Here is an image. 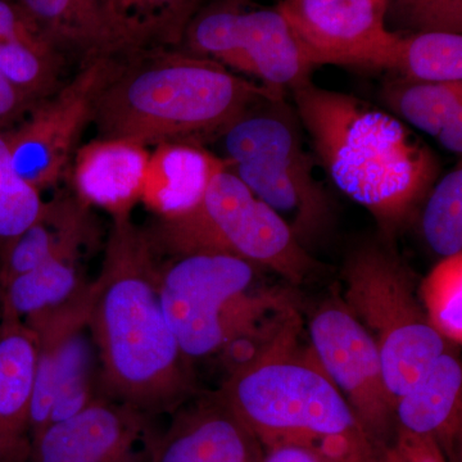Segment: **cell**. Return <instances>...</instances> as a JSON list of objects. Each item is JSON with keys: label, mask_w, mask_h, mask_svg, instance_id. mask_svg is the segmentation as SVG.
I'll return each mask as SVG.
<instances>
[{"label": "cell", "mask_w": 462, "mask_h": 462, "mask_svg": "<svg viewBox=\"0 0 462 462\" xmlns=\"http://www.w3.org/2000/svg\"><path fill=\"white\" fill-rule=\"evenodd\" d=\"M66 54L14 0H0V72L33 106L63 85Z\"/></svg>", "instance_id": "cell-18"}, {"label": "cell", "mask_w": 462, "mask_h": 462, "mask_svg": "<svg viewBox=\"0 0 462 462\" xmlns=\"http://www.w3.org/2000/svg\"><path fill=\"white\" fill-rule=\"evenodd\" d=\"M389 0H282L279 9L310 62L380 69L397 41L387 26Z\"/></svg>", "instance_id": "cell-13"}, {"label": "cell", "mask_w": 462, "mask_h": 462, "mask_svg": "<svg viewBox=\"0 0 462 462\" xmlns=\"http://www.w3.org/2000/svg\"><path fill=\"white\" fill-rule=\"evenodd\" d=\"M121 60L100 57L80 63L71 80L36 103L23 123L5 130L14 170L39 191L56 184L71 165L100 90Z\"/></svg>", "instance_id": "cell-11"}, {"label": "cell", "mask_w": 462, "mask_h": 462, "mask_svg": "<svg viewBox=\"0 0 462 462\" xmlns=\"http://www.w3.org/2000/svg\"><path fill=\"white\" fill-rule=\"evenodd\" d=\"M263 462H330L316 447L300 442L273 445Z\"/></svg>", "instance_id": "cell-32"}, {"label": "cell", "mask_w": 462, "mask_h": 462, "mask_svg": "<svg viewBox=\"0 0 462 462\" xmlns=\"http://www.w3.org/2000/svg\"><path fill=\"white\" fill-rule=\"evenodd\" d=\"M41 191L18 175L7 138L0 132V252L41 215Z\"/></svg>", "instance_id": "cell-29"}, {"label": "cell", "mask_w": 462, "mask_h": 462, "mask_svg": "<svg viewBox=\"0 0 462 462\" xmlns=\"http://www.w3.org/2000/svg\"><path fill=\"white\" fill-rule=\"evenodd\" d=\"M284 97L181 48L125 57L100 90L91 124L98 139L138 144L216 139L258 100Z\"/></svg>", "instance_id": "cell-3"}, {"label": "cell", "mask_w": 462, "mask_h": 462, "mask_svg": "<svg viewBox=\"0 0 462 462\" xmlns=\"http://www.w3.org/2000/svg\"><path fill=\"white\" fill-rule=\"evenodd\" d=\"M260 267L220 254L172 256L158 266L166 320L188 361L218 354L254 294Z\"/></svg>", "instance_id": "cell-9"}, {"label": "cell", "mask_w": 462, "mask_h": 462, "mask_svg": "<svg viewBox=\"0 0 462 462\" xmlns=\"http://www.w3.org/2000/svg\"><path fill=\"white\" fill-rule=\"evenodd\" d=\"M66 57L80 63L133 56L109 16L105 0H14Z\"/></svg>", "instance_id": "cell-19"}, {"label": "cell", "mask_w": 462, "mask_h": 462, "mask_svg": "<svg viewBox=\"0 0 462 462\" xmlns=\"http://www.w3.org/2000/svg\"><path fill=\"white\" fill-rule=\"evenodd\" d=\"M133 54L180 48L184 33L209 0H105Z\"/></svg>", "instance_id": "cell-24"}, {"label": "cell", "mask_w": 462, "mask_h": 462, "mask_svg": "<svg viewBox=\"0 0 462 462\" xmlns=\"http://www.w3.org/2000/svg\"><path fill=\"white\" fill-rule=\"evenodd\" d=\"M36 342L17 319L0 318V462L32 457Z\"/></svg>", "instance_id": "cell-15"}, {"label": "cell", "mask_w": 462, "mask_h": 462, "mask_svg": "<svg viewBox=\"0 0 462 462\" xmlns=\"http://www.w3.org/2000/svg\"><path fill=\"white\" fill-rule=\"evenodd\" d=\"M145 418L132 404L98 396L75 415L39 431L30 461L133 462Z\"/></svg>", "instance_id": "cell-14"}, {"label": "cell", "mask_w": 462, "mask_h": 462, "mask_svg": "<svg viewBox=\"0 0 462 462\" xmlns=\"http://www.w3.org/2000/svg\"><path fill=\"white\" fill-rule=\"evenodd\" d=\"M380 69L422 83L462 81V35L448 32L398 33Z\"/></svg>", "instance_id": "cell-26"}, {"label": "cell", "mask_w": 462, "mask_h": 462, "mask_svg": "<svg viewBox=\"0 0 462 462\" xmlns=\"http://www.w3.org/2000/svg\"><path fill=\"white\" fill-rule=\"evenodd\" d=\"M419 297L433 329L447 343L462 342V254L440 258L425 276Z\"/></svg>", "instance_id": "cell-28"}, {"label": "cell", "mask_w": 462, "mask_h": 462, "mask_svg": "<svg viewBox=\"0 0 462 462\" xmlns=\"http://www.w3.org/2000/svg\"><path fill=\"white\" fill-rule=\"evenodd\" d=\"M293 112L284 97L258 100L216 141H221L227 169L281 216L309 251L330 229L333 212Z\"/></svg>", "instance_id": "cell-5"}, {"label": "cell", "mask_w": 462, "mask_h": 462, "mask_svg": "<svg viewBox=\"0 0 462 462\" xmlns=\"http://www.w3.org/2000/svg\"><path fill=\"white\" fill-rule=\"evenodd\" d=\"M421 230L428 245L438 256L462 254V167L437 179L427 196Z\"/></svg>", "instance_id": "cell-27"}, {"label": "cell", "mask_w": 462, "mask_h": 462, "mask_svg": "<svg viewBox=\"0 0 462 462\" xmlns=\"http://www.w3.org/2000/svg\"><path fill=\"white\" fill-rule=\"evenodd\" d=\"M90 282L62 305L23 320L36 342L32 438L83 410L96 391V346L89 329Z\"/></svg>", "instance_id": "cell-10"}, {"label": "cell", "mask_w": 462, "mask_h": 462, "mask_svg": "<svg viewBox=\"0 0 462 462\" xmlns=\"http://www.w3.org/2000/svg\"><path fill=\"white\" fill-rule=\"evenodd\" d=\"M160 257L132 211L112 215L102 267L90 282L89 329L108 397L156 413L193 391L189 361L166 320Z\"/></svg>", "instance_id": "cell-1"}, {"label": "cell", "mask_w": 462, "mask_h": 462, "mask_svg": "<svg viewBox=\"0 0 462 462\" xmlns=\"http://www.w3.org/2000/svg\"><path fill=\"white\" fill-rule=\"evenodd\" d=\"M389 25L409 33H461L462 0H389Z\"/></svg>", "instance_id": "cell-30"}, {"label": "cell", "mask_w": 462, "mask_h": 462, "mask_svg": "<svg viewBox=\"0 0 462 462\" xmlns=\"http://www.w3.org/2000/svg\"><path fill=\"white\" fill-rule=\"evenodd\" d=\"M291 91L298 120L331 181L393 240L439 176L433 149L400 118L357 97L311 80Z\"/></svg>", "instance_id": "cell-2"}, {"label": "cell", "mask_w": 462, "mask_h": 462, "mask_svg": "<svg viewBox=\"0 0 462 462\" xmlns=\"http://www.w3.org/2000/svg\"><path fill=\"white\" fill-rule=\"evenodd\" d=\"M411 462H428V461H411Z\"/></svg>", "instance_id": "cell-33"}, {"label": "cell", "mask_w": 462, "mask_h": 462, "mask_svg": "<svg viewBox=\"0 0 462 462\" xmlns=\"http://www.w3.org/2000/svg\"><path fill=\"white\" fill-rule=\"evenodd\" d=\"M32 107L25 94L0 72V132L11 129Z\"/></svg>", "instance_id": "cell-31"}, {"label": "cell", "mask_w": 462, "mask_h": 462, "mask_svg": "<svg viewBox=\"0 0 462 462\" xmlns=\"http://www.w3.org/2000/svg\"><path fill=\"white\" fill-rule=\"evenodd\" d=\"M249 5V0H209L188 26L181 50L282 94L311 80L315 67L281 9Z\"/></svg>", "instance_id": "cell-8"}, {"label": "cell", "mask_w": 462, "mask_h": 462, "mask_svg": "<svg viewBox=\"0 0 462 462\" xmlns=\"http://www.w3.org/2000/svg\"><path fill=\"white\" fill-rule=\"evenodd\" d=\"M312 351L354 411L365 434L382 436L396 421L382 358L363 325L339 300H331L310 321Z\"/></svg>", "instance_id": "cell-12"}, {"label": "cell", "mask_w": 462, "mask_h": 462, "mask_svg": "<svg viewBox=\"0 0 462 462\" xmlns=\"http://www.w3.org/2000/svg\"><path fill=\"white\" fill-rule=\"evenodd\" d=\"M300 333L298 321L260 361L227 376L218 396L252 433L273 445L366 437L314 351L300 348Z\"/></svg>", "instance_id": "cell-4"}, {"label": "cell", "mask_w": 462, "mask_h": 462, "mask_svg": "<svg viewBox=\"0 0 462 462\" xmlns=\"http://www.w3.org/2000/svg\"><path fill=\"white\" fill-rule=\"evenodd\" d=\"M151 152L138 143L98 139L81 145L72 158L75 194L111 215L132 211L142 199Z\"/></svg>", "instance_id": "cell-17"}, {"label": "cell", "mask_w": 462, "mask_h": 462, "mask_svg": "<svg viewBox=\"0 0 462 462\" xmlns=\"http://www.w3.org/2000/svg\"><path fill=\"white\" fill-rule=\"evenodd\" d=\"M225 167L223 158L199 143H162L149 156L142 199L157 216L184 214L199 205Z\"/></svg>", "instance_id": "cell-20"}, {"label": "cell", "mask_w": 462, "mask_h": 462, "mask_svg": "<svg viewBox=\"0 0 462 462\" xmlns=\"http://www.w3.org/2000/svg\"><path fill=\"white\" fill-rule=\"evenodd\" d=\"M461 363L446 351L406 393L397 398L394 415L403 433L430 437L446 430L460 413Z\"/></svg>", "instance_id": "cell-23"}, {"label": "cell", "mask_w": 462, "mask_h": 462, "mask_svg": "<svg viewBox=\"0 0 462 462\" xmlns=\"http://www.w3.org/2000/svg\"><path fill=\"white\" fill-rule=\"evenodd\" d=\"M392 242L383 236L349 254L343 303L378 346L385 383L397 400L445 354L448 343L428 320L411 270Z\"/></svg>", "instance_id": "cell-7"}, {"label": "cell", "mask_w": 462, "mask_h": 462, "mask_svg": "<svg viewBox=\"0 0 462 462\" xmlns=\"http://www.w3.org/2000/svg\"><path fill=\"white\" fill-rule=\"evenodd\" d=\"M80 254H62L21 273L0 288V318L26 320L62 305L87 282L79 266Z\"/></svg>", "instance_id": "cell-25"}, {"label": "cell", "mask_w": 462, "mask_h": 462, "mask_svg": "<svg viewBox=\"0 0 462 462\" xmlns=\"http://www.w3.org/2000/svg\"><path fill=\"white\" fill-rule=\"evenodd\" d=\"M90 225V206L76 194L44 202L38 218L0 252V288L51 258L80 254Z\"/></svg>", "instance_id": "cell-21"}, {"label": "cell", "mask_w": 462, "mask_h": 462, "mask_svg": "<svg viewBox=\"0 0 462 462\" xmlns=\"http://www.w3.org/2000/svg\"><path fill=\"white\" fill-rule=\"evenodd\" d=\"M144 229L158 257L227 254L273 270L294 285L318 266L281 216L227 166L212 179L199 205L184 214L157 216Z\"/></svg>", "instance_id": "cell-6"}, {"label": "cell", "mask_w": 462, "mask_h": 462, "mask_svg": "<svg viewBox=\"0 0 462 462\" xmlns=\"http://www.w3.org/2000/svg\"><path fill=\"white\" fill-rule=\"evenodd\" d=\"M254 460V433L218 393L179 415L152 455V462Z\"/></svg>", "instance_id": "cell-16"}, {"label": "cell", "mask_w": 462, "mask_h": 462, "mask_svg": "<svg viewBox=\"0 0 462 462\" xmlns=\"http://www.w3.org/2000/svg\"><path fill=\"white\" fill-rule=\"evenodd\" d=\"M382 98L394 116L460 156L462 81L422 83L397 78L384 85Z\"/></svg>", "instance_id": "cell-22"}]
</instances>
